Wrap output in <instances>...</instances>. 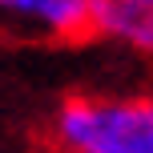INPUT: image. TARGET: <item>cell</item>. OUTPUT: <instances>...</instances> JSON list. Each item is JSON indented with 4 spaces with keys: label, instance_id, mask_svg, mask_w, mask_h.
<instances>
[{
    "label": "cell",
    "instance_id": "cell-1",
    "mask_svg": "<svg viewBox=\"0 0 153 153\" xmlns=\"http://www.w3.org/2000/svg\"><path fill=\"white\" fill-rule=\"evenodd\" d=\"M48 137L61 153H153V97H69Z\"/></svg>",
    "mask_w": 153,
    "mask_h": 153
},
{
    "label": "cell",
    "instance_id": "cell-2",
    "mask_svg": "<svg viewBox=\"0 0 153 153\" xmlns=\"http://www.w3.org/2000/svg\"><path fill=\"white\" fill-rule=\"evenodd\" d=\"M0 12L65 40L93 32V0H0Z\"/></svg>",
    "mask_w": 153,
    "mask_h": 153
},
{
    "label": "cell",
    "instance_id": "cell-3",
    "mask_svg": "<svg viewBox=\"0 0 153 153\" xmlns=\"http://www.w3.org/2000/svg\"><path fill=\"white\" fill-rule=\"evenodd\" d=\"M93 32L153 56V0H93Z\"/></svg>",
    "mask_w": 153,
    "mask_h": 153
}]
</instances>
